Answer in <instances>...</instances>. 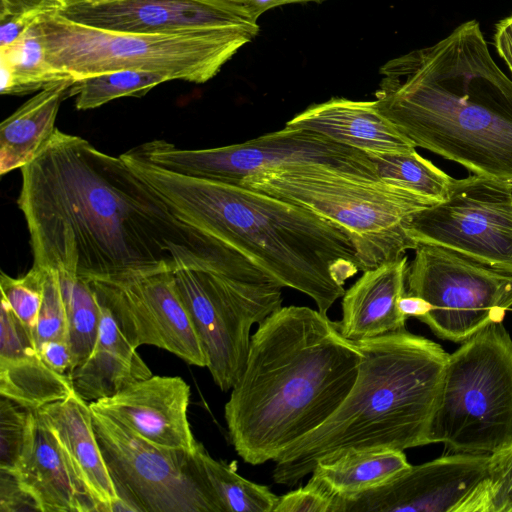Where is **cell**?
Masks as SVG:
<instances>
[{"instance_id": "obj_1", "label": "cell", "mask_w": 512, "mask_h": 512, "mask_svg": "<svg viewBox=\"0 0 512 512\" xmlns=\"http://www.w3.org/2000/svg\"><path fill=\"white\" fill-rule=\"evenodd\" d=\"M17 204L34 266L116 281L190 268L260 283L265 274L181 218L121 159L56 128L21 168Z\"/></svg>"}, {"instance_id": "obj_2", "label": "cell", "mask_w": 512, "mask_h": 512, "mask_svg": "<svg viewBox=\"0 0 512 512\" xmlns=\"http://www.w3.org/2000/svg\"><path fill=\"white\" fill-rule=\"evenodd\" d=\"M375 101L416 147L512 186V80L476 20L386 62Z\"/></svg>"}, {"instance_id": "obj_3", "label": "cell", "mask_w": 512, "mask_h": 512, "mask_svg": "<svg viewBox=\"0 0 512 512\" xmlns=\"http://www.w3.org/2000/svg\"><path fill=\"white\" fill-rule=\"evenodd\" d=\"M362 354L327 315L281 307L251 336L244 370L224 416L230 442L248 464L274 461L342 404Z\"/></svg>"}, {"instance_id": "obj_4", "label": "cell", "mask_w": 512, "mask_h": 512, "mask_svg": "<svg viewBox=\"0 0 512 512\" xmlns=\"http://www.w3.org/2000/svg\"><path fill=\"white\" fill-rule=\"evenodd\" d=\"M121 159L186 222L244 255L327 315L357 274L349 235L312 211L260 191L165 170L131 149Z\"/></svg>"}, {"instance_id": "obj_5", "label": "cell", "mask_w": 512, "mask_h": 512, "mask_svg": "<svg viewBox=\"0 0 512 512\" xmlns=\"http://www.w3.org/2000/svg\"><path fill=\"white\" fill-rule=\"evenodd\" d=\"M362 354L355 383L337 410L274 460L273 480L287 487L318 461L346 450L430 444V426L448 353L405 328L354 342Z\"/></svg>"}, {"instance_id": "obj_6", "label": "cell", "mask_w": 512, "mask_h": 512, "mask_svg": "<svg viewBox=\"0 0 512 512\" xmlns=\"http://www.w3.org/2000/svg\"><path fill=\"white\" fill-rule=\"evenodd\" d=\"M239 185L301 206L344 230L362 272L415 250L419 244L408 233L411 217L435 204L382 180L355 177L319 164L265 170Z\"/></svg>"}, {"instance_id": "obj_7", "label": "cell", "mask_w": 512, "mask_h": 512, "mask_svg": "<svg viewBox=\"0 0 512 512\" xmlns=\"http://www.w3.org/2000/svg\"><path fill=\"white\" fill-rule=\"evenodd\" d=\"M37 25L49 64L75 81L119 71L154 72L171 80L202 84L258 34L257 29L178 34L109 31L71 22L58 13Z\"/></svg>"}, {"instance_id": "obj_8", "label": "cell", "mask_w": 512, "mask_h": 512, "mask_svg": "<svg viewBox=\"0 0 512 512\" xmlns=\"http://www.w3.org/2000/svg\"><path fill=\"white\" fill-rule=\"evenodd\" d=\"M429 442L485 455L512 444V338L502 322L448 355Z\"/></svg>"}, {"instance_id": "obj_9", "label": "cell", "mask_w": 512, "mask_h": 512, "mask_svg": "<svg viewBox=\"0 0 512 512\" xmlns=\"http://www.w3.org/2000/svg\"><path fill=\"white\" fill-rule=\"evenodd\" d=\"M134 150L149 162L173 173L239 185L265 170L319 164L355 177L380 180L367 153L305 129L284 127L240 144L179 149L153 140Z\"/></svg>"}, {"instance_id": "obj_10", "label": "cell", "mask_w": 512, "mask_h": 512, "mask_svg": "<svg viewBox=\"0 0 512 512\" xmlns=\"http://www.w3.org/2000/svg\"><path fill=\"white\" fill-rule=\"evenodd\" d=\"M173 276L203 346L206 367L223 392L231 390L246 364L252 326L282 307L283 287L190 268Z\"/></svg>"}, {"instance_id": "obj_11", "label": "cell", "mask_w": 512, "mask_h": 512, "mask_svg": "<svg viewBox=\"0 0 512 512\" xmlns=\"http://www.w3.org/2000/svg\"><path fill=\"white\" fill-rule=\"evenodd\" d=\"M91 411L118 495L135 512H224L194 452L157 447L110 416Z\"/></svg>"}, {"instance_id": "obj_12", "label": "cell", "mask_w": 512, "mask_h": 512, "mask_svg": "<svg viewBox=\"0 0 512 512\" xmlns=\"http://www.w3.org/2000/svg\"><path fill=\"white\" fill-rule=\"evenodd\" d=\"M407 292L430 311L420 321L441 339L462 343L512 307V273L431 244H419L408 266Z\"/></svg>"}, {"instance_id": "obj_13", "label": "cell", "mask_w": 512, "mask_h": 512, "mask_svg": "<svg viewBox=\"0 0 512 512\" xmlns=\"http://www.w3.org/2000/svg\"><path fill=\"white\" fill-rule=\"evenodd\" d=\"M408 233L512 273L511 186L475 174L454 179L445 200L411 217Z\"/></svg>"}, {"instance_id": "obj_14", "label": "cell", "mask_w": 512, "mask_h": 512, "mask_svg": "<svg viewBox=\"0 0 512 512\" xmlns=\"http://www.w3.org/2000/svg\"><path fill=\"white\" fill-rule=\"evenodd\" d=\"M489 460L454 453L410 465L382 486L338 500L337 512H488Z\"/></svg>"}, {"instance_id": "obj_15", "label": "cell", "mask_w": 512, "mask_h": 512, "mask_svg": "<svg viewBox=\"0 0 512 512\" xmlns=\"http://www.w3.org/2000/svg\"><path fill=\"white\" fill-rule=\"evenodd\" d=\"M87 280L134 347L156 346L188 364L206 367L203 346L177 292L173 272Z\"/></svg>"}, {"instance_id": "obj_16", "label": "cell", "mask_w": 512, "mask_h": 512, "mask_svg": "<svg viewBox=\"0 0 512 512\" xmlns=\"http://www.w3.org/2000/svg\"><path fill=\"white\" fill-rule=\"evenodd\" d=\"M57 13L74 23L127 33L260 30L256 20L225 0H66Z\"/></svg>"}, {"instance_id": "obj_17", "label": "cell", "mask_w": 512, "mask_h": 512, "mask_svg": "<svg viewBox=\"0 0 512 512\" xmlns=\"http://www.w3.org/2000/svg\"><path fill=\"white\" fill-rule=\"evenodd\" d=\"M189 399L181 377L152 375L89 406L157 447L193 453L198 442L187 418Z\"/></svg>"}, {"instance_id": "obj_18", "label": "cell", "mask_w": 512, "mask_h": 512, "mask_svg": "<svg viewBox=\"0 0 512 512\" xmlns=\"http://www.w3.org/2000/svg\"><path fill=\"white\" fill-rule=\"evenodd\" d=\"M37 413L97 502L99 512H135L118 495L95 434L89 403L74 391L63 400L41 407Z\"/></svg>"}, {"instance_id": "obj_19", "label": "cell", "mask_w": 512, "mask_h": 512, "mask_svg": "<svg viewBox=\"0 0 512 512\" xmlns=\"http://www.w3.org/2000/svg\"><path fill=\"white\" fill-rule=\"evenodd\" d=\"M73 392L69 375L60 374L46 364L33 336L1 299L0 395L38 410Z\"/></svg>"}, {"instance_id": "obj_20", "label": "cell", "mask_w": 512, "mask_h": 512, "mask_svg": "<svg viewBox=\"0 0 512 512\" xmlns=\"http://www.w3.org/2000/svg\"><path fill=\"white\" fill-rule=\"evenodd\" d=\"M285 127L316 132L365 153L410 152L416 148L381 114L375 100L333 97L307 107Z\"/></svg>"}, {"instance_id": "obj_21", "label": "cell", "mask_w": 512, "mask_h": 512, "mask_svg": "<svg viewBox=\"0 0 512 512\" xmlns=\"http://www.w3.org/2000/svg\"><path fill=\"white\" fill-rule=\"evenodd\" d=\"M407 257L363 272L342 296L340 333L352 342L363 341L405 328L407 317L398 308L407 292Z\"/></svg>"}, {"instance_id": "obj_22", "label": "cell", "mask_w": 512, "mask_h": 512, "mask_svg": "<svg viewBox=\"0 0 512 512\" xmlns=\"http://www.w3.org/2000/svg\"><path fill=\"white\" fill-rule=\"evenodd\" d=\"M98 303L100 323L94 347L69 374L74 391L87 403L110 397L152 376L137 348L120 331L107 307L99 299Z\"/></svg>"}, {"instance_id": "obj_23", "label": "cell", "mask_w": 512, "mask_h": 512, "mask_svg": "<svg viewBox=\"0 0 512 512\" xmlns=\"http://www.w3.org/2000/svg\"><path fill=\"white\" fill-rule=\"evenodd\" d=\"M14 474L34 497L41 512H99L97 502L39 415L34 450Z\"/></svg>"}, {"instance_id": "obj_24", "label": "cell", "mask_w": 512, "mask_h": 512, "mask_svg": "<svg viewBox=\"0 0 512 512\" xmlns=\"http://www.w3.org/2000/svg\"><path fill=\"white\" fill-rule=\"evenodd\" d=\"M74 79L55 82L38 91L0 126V174L34 160L56 130L62 101L70 96Z\"/></svg>"}, {"instance_id": "obj_25", "label": "cell", "mask_w": 512, "mask_h": 512, "mask_svg": "<svg viewBox=\"0 0 512 512\" xmlns=\"http://www.w3.org/2000/svg\"><path fill=\"white\" fill-rule=\"evenodd\" d=\"M410 465L404 451L346 450L318 461L310 478L347 500L390 482Z\"/></svg>"}, {"instance_id": "obj_26", "label": "cell", "mask_w": 512, "mask_h": 512, "mask_svg": "<svg viewBox=\"0 0 512 512\" xmlns=\"http://www.w3.org/2000/svg\"><path fill=\"white\" fill-rule=\"evenodd\" d=\"M0 72L2 95H26L73 79L47 61L37 20L14 43L0 48Z\"/></svg>"}, {"instance_id": "obj_27", "label": "cell", "mask_w": 512, "mask_h": 512, "mask_svg": "<svg viewBox=\"0 0 512 512\" xmlns=\"http://www.w3.org/2000/svg\"><path fill=\"white\" fill-rule=\"evenodd\" d=\"M193 454L224 512H274L279 497L240 476L235 463L214 459L199 442Z\"/></svg>"}, {"instance_id": "obj_28", "label": "cell", "mask_w": 512, "mask_h": 512, "mask_svg": "<svg viewBox=\"0 0 512 512\" xmlns=\"http://www.w3.org/2000/svg\"><path fill=\"white\" fill-rule=\"evenodd\" d=\"M378 178L435 203L447 198L454 178L410 152L367 153Z\"/></svg>"}, {"instance_id": "obj_29", "label": "cell", "mask_w": 512, "mask_h": 512, "mask_svg": "<svg viewBox=\"0 0 512 512\" xmlns=\"http://www.w3.org/2000/svg\"><path fill=\"white\" fill-rule=\"evenodd\" d=\"M55 272L58 274L67 313L72 371L90 355L94 347L100 323V307L87 279L66 272Z\"/></svg>"}, {"instance_id": "obj_30", "label": "cell", "mask_w": 512, "mask_h": 512, "mask_svg": "<svg viewBox=\"0 0 512 512\" xmlns=\"http://www.w3.org/2000/svg\"><path fill=\"white\" fill-rule=\"evenodd\" d=\"M170 81L166 76L140 70H119L75 81L70 96L78 110L98 108L121 97H141L155 86Z\"/></svg>"}, {"instance_id": "obj_31", "label": "cell", "mask_w": 512, "mask_h": 512, "mask_svg": "<svg viewBox=\"0 0 512 512\" xmlns=\"http://www.w3.org/2000/svg\"><path fill=\"white\" fill-rule=\"evenodd\" d=\"M37 410L0 398V470L15 473L30 458L35 445Z\"/></svg>"}, {"instance_id": "obj_32", "label": "cell", "mask_w": 512, "mask_h": 512, "mask_svg": "<svg viewBox=\"0 0 512 512\" xmlns=\"http://www.w3.org/2000/svg\"><path fill=\"white\" fill-rule=\"evenodd\" d=\"M44 270L32 266L23 276L13 278L1 273L0 289L3 300L34 338L43 298Z\"/></svg>"}, {"instance_id": "obj_33", "label": "cell", "mask_w": 512, "mask_h": 512, "mask_svg": "<svg viewBox=\"0 0 512 512\" xmlns=\"http://www.w3.org/2000/svg\"><path fill=\"white\" fill-rule=\"evenodd\" d=\"M43 270V298L34 334L36 347L49 340L69 341L68 319L58 274L53 270Z\"/></svg>"}, {"instance_id": "obj_34", "label": "cell", "mask_w": 512, "mask_h": 512, "mask_svg": "<svg viewBox=\"0 0 512 512\" xmlns=\"http://www.w3.org/2000/svg\"><path fill=\"white\" fill-rule=\"evenodd\" d=\"M488 512H512V444L490 455Z\"/></svg>"}, {"instance_id": "obj_35", "label": "cell", "mask_w": 512, "mask_h": 512, "mask_svg": "<svg viewBox=\"0 0 512 512\" xmlns=\"http://www.w3.org/2000/svg\"><path fill=\"white\" fill-rule=\"evenodd\" d=\"M337 498L312 478L279 497L274 512H336Z\"/></svg>"}, {"instance_id": "obj_36", "label": "cell", "mask_w": 512, "mask_h": 512, "mask_svg": "<svg viewBox=\"0 0 512 512\" xmlns=\"http://www.w3.org/2000/svg\"><path fill=\"white\" fill-rule=\"evenodd\" d=\"M40 511L16 474L0 470V512Z\"/></svg>"}, {"instance_id": "obj_37", "label": "cell", "mask_w": 512, "mask_h": 512, "mask_svg": "<svg viewBox=\"0 0 512 512\" xmlns=\"http://www.w3.org/2000/svg\"><path fill=\"white\" fill-rule=\"evenodd\" d=\"M66 0H0V17L57 13Z\"/></svg>"}, {"instance_id": "obj_38", "label": "cell", "mask_w": 512, "mask_h": 512, "mask_svg": "<svg viewBox=\"0 0 512 512\" xmlns=\"http://www.w3.org/2000/svg\"><path fill=\"white\" fill-rule=\"evenodd\" d=\"M46 364L56 372L69 375L72 369V353L69 341L49 340L37 346Z\"/></svg>"}, {"instance_id": "obj_39", "label": "cell", "mask_w": 512, "mask_h": 512, "mask_svg": "<svg viewBox=\"0 0 512 512\" xmlns=\"http://www.w3.org/2000/svg\"><path fill=\"white\" fill-rule=\"evenodd\" d=\"M39 16H4L0 17V48L11 45L32 26Z\"/></svg>"}, {"instance_id": "obj_40", "label": "cell", "mask_w": 512, "mask_h": 512, "mask_svg": "<svg viewBox=\"0 0 512 512\" xmlns=\"http://www.w3.org/2000/svg\"><path fill=\"white\" fill-rule=\"evenodd\" d=\"M249 17L258 21L259 17L264 14L266 11L279 7L286 4H294V3H306V2H321L324 0H225Z\"/></svg>"}, {"instance_id": "obj_41", "label": "cell", "mask_w": 512, "mask_h": 512, "mask_svg": "<svg viewBox=\"0 0 512 512\" xmlns=\"http://www.w3.org/2000/svg\"><path fill=\"white\" fill-rule=\"evenodd\" d=\"M494 44L498 54L512 73V15L496 24Z\"/></svg>"}, {"instance_id": "obj_42", "label": "cell", "mask_w": 512, "mask_h": 512, "mask_svg": "<svg viewBox=\"0 0 512 512\" xmlns=\"http://www.w3.org/2000/svg\"><path fill=\"white\" fill-rule=\"evenodd\" d=\"M398 308L405 317L421 320L430 311V304L420 296L406 292L398 302Z\"/></svg>"}, {"instance_id": "obj_43", "label": "cell", "mask_w": 512, "mask_h": 512, "mask_svg": "<svg viewBox=\"0 0 512 512\" xmlns=\"http://www.w3.org/2000/svg\"><path fill=\"white\" fill-rule=\"evenodd\" d=\"M511 189H512V186H511Z\"/></svg>"}]
</instances>
